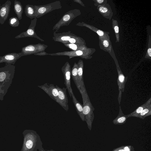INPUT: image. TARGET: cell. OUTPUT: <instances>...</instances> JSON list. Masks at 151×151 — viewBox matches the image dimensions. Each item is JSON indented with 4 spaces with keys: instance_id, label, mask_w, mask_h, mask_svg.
<instances>
[{
    "instance_id": "6da1fadb",
    "label": "cell",
    "mask_w": 151,
    "mask_h": 151,
    "mask_svg": "<svg viewBox=\"0 0 151 151\" xmlns=\"http://www.w3.org/2000/svg\"><path fill=\"white\" fill-rule=\"evenodd\" d=\"M24 139L21 151H46L42 147V143L39 135L35 131L26 129L23 133Z\"/></svg>"
},
{
    "instance_id": "7a4b0ae2",
    "label": "cell",
    "mask_w": 151,
    "mask_h": 151,
    "mask_svg": "<svg viewBox=\"0 0 151 151\" xmlns=\"http://www.w3.org/2000/svg\"><path fill=\"white\" fill-rule=\"evenodd\" d=\"M15 71V66L6 64L4 67L0 68V85L5 95L12 83Z\"/></svg>"
},
{
    "instance_id": "3957f363",
    "label": "cell",
    "mask_w": 151,
    "mask_h": 151,
    "mask_svg": "<svg viewBox=\"0 0 151 151\" xmlns=\"http://www.w3.org/2000/svg\"><path fill=\"white\" fill-rule=\"evenodd\" d=\"M81 94L83 101V113L84 121L86 122L88 128L91 130L94 117V108L90 101L86 90L83 92Z\"/></svg>"
},
{
    "instance_id": "277c9868",
    "label": "cell",
    "mask_w": 151,
    "mask_h": 151,
    "mask_svg": "<svg viewBox=\"0 0 151 151\" xmlns=\"http://www.w3.org/2000/svg\"><path fill=\"white\" fill-rule=\"evenodd\" d=\"M61 70L64 77V84L70 97L72 98V94L73 92L70 84L71 70L70 65L68 62L65 64L62 67Z\"/></svg>"
},
{
    "instance_id": "5b68a950",
    "label": "cell",
    "mask_w": 151,
    "mask_h": 151,
    "mask_svg": "<svg viewBox=\"0 0 151 151\" xmlns=\"http://www.w3.org/2000/svg\"><path fill=\"white\" fill-rule=\"evenodd\" d=\"M58 90V96L56 101L66 111L69 109L68 99L66 94V88H62L57 86Z\"/></svg>"
},
{
    "instance_id": "8992f818",
    "label": "cell",
    "mask_w": 151,
    "mask_h": 151,
    "mask_svg": "<svg viewBox=\"0 0 151 151\" xmlns=\"http://www.w3.org/2000/svg\"><path fill=\"white\" fill-rule=\"evenodd\" d=\"M117 70L118 77L117 83L119 88V94L118 99L119 105H120L122 92L124 91L127 79V77H125L122 73L119 68L118 67Z\"/></svg>"
},
{
    "instance_id": "52a82bcc",
    "label": "cell",
    "mask_w": 151,
    "mask_h": 151,
    "mask_svg": "<svg viewBox=\"0 0 151 151\" xmlns=\"http://www.w3.org/2000/svg\"><path fill=\"white\" fill-rule=\"evenodd\" d=\"M38 87L43 90L52 99L56 101L58 94L57 85L55 86L53 84L46 83Z\"/></svg>"
},
{
    "instance_id": "ba28073f",
    "label": "cell",
    "mask_w": 151,
    "mask_h": 151,
    "mask_svg": "<svg viewBox=\"0 0 151 151\" xmlns=\"http://www.w3.org/2000/svg\"><path fill=\"white\" fill-rule=\"evenodd\" d=\"M24 56L21 52L19 53L13 52L5 54L0 56V64L5 63L6 64L14 65L17 60L21 57Z\"/></svg>"
},
{
    "instance_id": "9c48e42d",
    "label": "cell",
    "mask_w": 151,
    "mask_h": 151,
    "mask_svg": "<svg viewBox=\"0 0 151 151\" xmlns=\"http://www.w3.org/2000/svg\"><path fill=\"white\" fill-rule=\"evenodd\" d=\"M11 2L7 1L1 6L0 4V23L3 24L8 18L9 13Z\"/></svg>"
},
{
    "instance_id": "30bf717a",
    "label": "cell",
    "mask_w": 151,
    "mask_h": 151,
    "mask_svg": "<svg viewBox=\"0 0 151 151\" xmlns=\"http://www.w3.org/2000/svg\"><path fill=\"white\" fill-rule=\"evenodd\" d=\"M35 19L32 20L31 24L28 29L25 31L24 32L16 36L15 38L19 39L27 37H35V34L34 31V28L35 26Z\"/></svg>"
},
{
    "instance_id": "8fae6325",
    "label": "cell",
    "mask_w": 151,
    "mask_h": 151,
    "mask_svg": "<svg viewBox=\"0 0 151 151\" xmlns=\"http://www.w3.org/2000/svg\"><path fill=\"white\" fill-rule=\"evenodd\" d=\"M78 65V76L81 89V94L86 90L83 78V63L82 60H80L77 63Z\"/></svg>"
},
{
    "instance_id": "7c38bea8",
    "label": "cell",
    "mask_w": 151,
    "mask_h": 151,
    "mask_svg": "<svg viewBox=\"0 0 151 151\" xmlns=\"http://www.w3.org/2000/svg\"><path fill=\"white\" fill-rule=\"evenodd\" d=\"M78 66L77 64L75 63L73 67L71 70V75L72 76L73 79L80 93L81 92V89L80 84L78 78Z\"/></svg>"
},
{
    "instance_id": "4fadbf2b",
    "label": "cell",
    "mask_w": 151,
    "mask_h": 151,
    "mask_svg": "<svg viewBox=\"0 0 151 151\" xmlns=\"http://www.w3.org/2000/svg\"><path fill=\"white\" fill-rule=\"evenodd\" d=\"M72 98L77 113L82 121H84V116L83 113V105L77 100L73 92L72 94Z\"/></svg>"
},
{
    "instance_id": "5bb4252c",
    "label": "cell",
    "mask_w": 151,
    "mask_h": 151,
    "mask_svg": "<svg viewBox=\"0 0 151 151\" xmlns=\"http://www.w3.org/2000/svg\"><path fill=\"white\" fill-rule=\"evenodd\" d=\"M129 117L128 114L125 115L123 113L121 108L119 106V112L118 115L113 120V122L115 124H122L125 123Z\"/></svg>"
},
{
    "instance_id": "9a60e30c",
    "label": "cell",
    "mask_w": 151,
    "mask_h": 151,
    "mask_svg": "<svg viewBox=\"0 0 151 151\" xmlns=\"http://www.w3.org/2000/svg\"><path fill=\"white\" fill-rule=\"evenodd\" d=\"M151 105V98H150L145 103L138 107L134 111L128 114V117H137V116L145 108Z\"/></svg>"
},
{
    "instance_id": "2e32d148",
    "label": "cell",
    "mask_w": 151,
    "mask_h": 151,
    "mask_svg": "<svg viewBox=\"0 0 151 151\" xmlns=\"http://www.w3.org/2000/svg\"><path fill=\"white\" fill-rule=\"evenodd\" d=\"M14 10L19 20L22 18L23 9L21 3L18 1L15 0L14 3Z\"/></svg>"
},
{
    "instance_id": "e0dca14e",
    "label": "cell",
    "mask_w": 151,
    "mask_h": 151,
    "mask_svg": "<svg viewBox=\"0 0 151 151\" xmlns=\"http://www.w3.org/2000/svg\"><path fill=\"white\" fill-rule=\"evenodd\" d=\"M37 47L33 45H29L22 48L21 52L23 56L30 55L36 52Z\"/></svg>"
},
{
    "instance_id": "ac0fdd59",
    "label": "cell",
    "mask_w": 151,
    "mask_h": 151,
    "mask_svg": "<svg viewBox=\"0 0 151 151\" xmlns=\"http://www.w3.org/2000/svg\"><path fill=\"white\" fill-rule=\"evenodd\" d=\"M35 9L34 6L33 5L29 4L26 5L25 8V13L26 16L30 19L35 17Z\"/></svg>"
},
{
    "instance_id": "d6986e66",
    "label": "cell",
    "mask_w": 151,
    "mask_h": 151,
    "mask_svg": "<svg viewBox=\"0 0 151 151\" xmlns=\"http://www.w3.org/2000/svg\"><path fill=\"white\" fill-rule=\"evenodd\" d=\"M151 115V105L144 109L137 117L144 119Z\"/></svg>"
},
{
    "instance_id": "ffe728a7",
    "label": "cell",
    "mask_w": 151,
    "mask_h": 151,
    "mask_svg": "<svg viewBox=\"0 0 151 151\" xmlns=\"http://www.w3.org/2000/svg\"><path fill=\"white\" fill-rule=\"evenodd\" d=\"M9 24L13 27H18L19 24V20L17 17H11L9 19Z\"/></svg>"
},
{
    "instance_id": "44dd1931",
    "label": "cell",
    "mask_w": 151,
    "mask_h": 151,
    "mask_svg": "<svg viewBox=\"0 0 151 151\" xmlns=\"http://www.w3.org/2000/svg\"><path fill=\"white\" fill-rule=\"evenodd\" d=\"M5 95L4 91L2 89L1 86L0 85V100H3L4 97Z\"/></svg>"
},
{
    "instance_id": "7402d4cb",
    "label": "cell",
    "mask_w": 151,
    "mask_h": 151,
    "mask_svg": "<svg viewBox=\"0 0 151 151\" xmlns=\"http://www.w3.org/2000/svg\"><path fill=\"white\" fill-rule=\"evenodd\" d=\"M70 15L65 14L63 17L62 20L64 22H67L70 20Z\"/></svg>"
},
{
    "instance_id": "603a6c76",
    "label": "cell",
    "mask_w": 151,
    "mask_h": 151,
    "mask_svg": "<svg viewBox=\"0 0 151 151\" xmlns=\"http://www.w3.org/2000/svg\"><path fill=\"white\" fill-rule=\"evenodd\" d=\"M68 46L70 48L73 50H76L77 48V45L74 44H70L68 45Z\"/></svg>"
},
{
    "instance_id": "cb8c5ba5",
    "label": "cell",
    "mask_w": 151,
    "mask_h": 151,
    "mask_svg": "<svg viewBox=\"0 0 151 151\" xmlns=\"http://www.w3.org/2000/svg\"><path fill=\"white\" fill-rule=\"evenodd\" d=\"M99 10L101 12L104 13H106L108 11V9L107 8L105 7L101 6L99 8Z\"/></svg>"
},
{
    "instance_id": "d4e9b609",
    "label": "cell",
    "mask_w": 151,
    "mask_h": 151,
    "mask_svg": "<svg viewBox=\"0 0 151 151\" xmlns=\"http://www.w3.org/2000/svg\"><path fill=\"white\" fill-rule=\"evenodd\" d=\"M70 37L68 36H64L61 37L60 40L62 41H68Z\"/></svg>"
},
{
    "instance_id": "484cf974",
    "label": "cell",
    "mask_w": 151,
    "mask_h": 151,
    "mask_svg": "<svg viewBox=\"0 0 151 151\" xmlns=\"http://www.w3.org/2000/svg\"><path fill=\"white\" fill-rule=\"evenodd\" d=\"M69 42L71 44H74L76 43V39L74 38H70L68 40Z\"/></svg>"
},
{
    "instance_id": "4316f807",
    "label": "cell",
    "mask_w": 151,
    "mask_h": 151,
    "mask_svg": "<svg viewBox=\"0 0 151 151\" xmlns=\"http://www.w3.org/2000/svg\"><path fill=\"white\" fill-rule=\"evenodd\" d=\"M103 44L104 45L105 47H107L109 46V42L106 40H105L103 41Z\"/></svg>"
},
{
    "instance_id": "83f0119b",
    "label": "cell",
    "mask_w": 151,
    "mask_h": 151,
    "mask_svg": "<svg viewBox=\"0 0 151 151\" xmlns=\"http://www.w3.org/2000/svg\"><path fill=\"white\" fill-rule=\"evenodd\" d=\"M97 34L100 36H103L104 35V32L102 30H99L96 32Z\"/></svg>"
},
{
    "instance_id": "f1b7e54d",
    "label": "cell",
    "mask_w": 151,
    "mask_h": 151,
    "mask_svg": "<svg viewBox=\"0 0 151 151\" xmlns=\"http://www.w3.org/2000/svg\"><path fill=\"white\" fill-rule=\"evenodd\" d=\"M76 54L78 56H80L83 54V52L80 50H77L76 52Z\"/></svg>"
},
{
    "instance_id": "f546056e",
    "label": "cell",
    "mask_w": 151,
    "mask_h": 151,
    "mask_svg": "<svg viewBox=\"0 0 151 151\" xmlns=\"http://www.w3.org/2000/svg\"><path fill=\"white\" fill-rule=\"evenodd\" d=\"M114 30L115 33H117L119 32V27L117 26H115L114 27Z\"/></svg>"
},
{
    "instance_id": "4dcf8cb0",
    "label": "cell",
    "mask_w": 151,
    "mask_h": 151,
    "mask_svg": "<svg viewBox=\"0 0 151 151\" xmlns=\"http://www.w3.org/2000/svg\"><path fill=\"white\" fill-rule=\"evenodd\" d=\"M147 53L150 57L151 56V49L150 48H149L147 50Z\"/></svg>"
},
{
    "instance_id": "1f68e13d",
    "label": "cell",
    "mask_w": 151,
    "mask_h": 151,
    "mask_svg": "<svg viewBox=\"0 0 151 151\" xmlns=\"http://www.w3.org/2000/svg\"><path fill=\"white\" fill-rule=\"evenodd\" d=\"M124 150L125 151H130L129 148L128 146H126L124 147Z\"/></svg>"
},
{
    "instance_id": "d6a6232c",
    "label": "cell",
    "mask_w": 151,
    "mask_h": 151,
    "mask_svg": "<svg viewBox=\"0 0 151 151\" xmlns=\"http://www.w3.org/2000/svg\"><path fill=\"white\" fill-rule=\"evenodd\" d=\"M96 1L99 4H101L104 1L103 0H97Z\"/></svg>"
},
{
    "instance_id": "836d02e7",
    "label": "cell",
    "mask_w": 151,
    "mask_h": 151,
    "mask_svg": "<svg viewBox=\"0 0 151 151\" xmlns=\"http://www.w3.org/2000/svg\"><path fill=\"white\" fill-rule=\"evenodd\" d=\"M118 151H125L124 149H119V150Z\"/></svg>"
},
{
    "instance_id": "e575fe53",
    "label": "cell",
    "mask_w": 151,
    "mask_h": 151,
    "mask_svg": "<svg viewBox=\"0 0 151 151\" xmlns=\"http://www.w3.org/2000/svg\"><path fill=\"white\" fill-rule=\"evenodd\" d=\"M46 151H55L53 150H46Z\"/></svg>"
}]
</instances>
